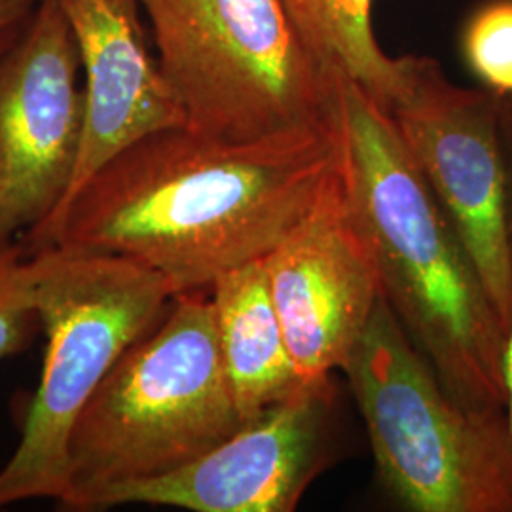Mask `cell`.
<instances>
[{
	"mask_svg": "<svg viewBox=\"0 0 512 512\" xmlns=\"http://www.w3.org/2000/svg\"><path fill=\"white\" fill-rule=\"evenodd\" d=\"M338 162L332 129L226 143L192 129L150 133L103 165L29 249L65 245L124 256L173 294L268 255Z\"/></svg>",
	"mask_w": 512,
	"mask_h": 512,
	"instance_id": "6da1fadb",
	"label": "cell"
},
{
	"mask_svg": "<svg viewBox=\"0 0 512 512\" xmlns=\"http://www.w3.org/2000/svg\"><path fill=\"white\" fill-rule=\"evenodd\" d=\"M334 131L382 294L459 401L507 408L509 327L389 110L336 69Z\"/></svg>",
	"mask_w": 512,
	"mask_h": 512,
	"instance_id": "7a4b0ae2",
	"label": "cell"
},
{
	"mask_svg": "<svg viewBox=\"0 0 512 512\" xmlns=\"http://www.w3.org/2000/svg\"><path fill=\"white\" fill-rule=\"evenodd\" d=\"M243 425L211 296L175 294L160 323L112 366L74 423L67 488L57 503L92 511L110 488L169 475Z\"/></svg>",
	"mask_w": 512,
	"mask_h": 512,
	"instance_id": "3957f363",
	"label": "cell"
},
{
	"mask_svg": "<svg viewBox=\"0 0 512 512\" xmlns=\"http://www.w3.org/2000/svg\"><path fill=\"white\" fill-rule=\"evenodd\" d=\"M378 476L414 512H512L507 408L463 403L384 296L342 366Z\"/></svg>",
	"mask_w": 512,
	"mask_h": 512,
	"instance_id": "277c9868",
	"label": "cell"
},
{
	"mask_svg": "<svg viewBox=\"0 0 512 512\" xmlns=\"http://www.w3.org/2000/svg\"><path fill=\"white\" fill-rule=\"evenodd\" d=\"M25 272L48 344L18 448L0 469V509L37 497L61 499L74 423L175 296L162 275L133 260L65 245L33 251Z\"/></svg>",
	"mask_w": 512,
	"mask_h": 512,
	"instance_id": "5b68a950",
	"label": "cell"
},
{
	"mask_svg": "<svg viewBox=\"0 0 512 512\" xmlns=\"http://www.w3.org/2000/svg\"><path fill=\"white\" fill-rule=\"evenodd\" d=\"M186 128L226 143L332 129L336 65L281 0H139Z\"/></svg>",
	"mask_w": 512,
	"mask_h": 512,
	"instance_id": "8992f818",
	"label": "cell"
},
{
	"mask_svg": "<svg viewBox=\"0 0 512 512\" xmlns=\"http://www.w3.org/2000/svg\"><path fill=\"white\" fill-rule=\"evenodd\" d=\"M406 59L408 82L389 112L509 327L512 234L499 95L454 84L433 57Z\"/></svg>",
	"mask_w": 512,
	"mask_h": 512,
	"instance_id": "52a82bcc",
	"label": "cell"
},
{
	"mask_svg": "<svg viewBox=\"0 0 512 512\" xmlns=\"http://www.w3.org/2000/svg\"><path fill=\"white\" fill-rule=\"evenodd\" d=\"M80 76L61 8L38 0L0 59V243L37 230L71 190L86 122Z\"/></svg>",
	"mask_w": 512,
	"mask_h": 512,
	"instance_id": "ba28073f",
	"label": "cell"
},
{
	"mask_svg": "<svg viewBox=\"0 0 512 512\" xmlns=\"http://www.w3.org/2000/svg\"><path fill=\"white\" fill-rule=\"evenodd\" d=\"M270 293L300 378L330 380L366 329L382 283L353 215L340 160L304 217L264 256Z\"/></svg>",
	"mask_w": 512,
	"mask_h": 512,
	"instance_id": "9c48e42d",
	"label": "cell"
},
{
	"mask_svg": "<svg viewBox=\"0 0 512 512\" xmlns=\"http://www.w3.org/2000/svg\"><path fill=\"white\" fill-rule=\"evenodd\" d=\"M330 380L302 384L230 439L169 475L110 488L92 511L162 505L194 512H291L329 459Z\"/></svg>",
	"mask_w": 512,
	"mask_h": 512,
	"instance_id": "30bf717a",
	"label": "cell"
},
{
	"mask_svg": "<svg viewBox=\"0 0 512 512\" xmlns=\"http://www.w3.org/2000/svg\"><path fill=\"white\" fill-rule=\"evenodd\" d=\"M80 57L86 122L73 184L54 217L25 234L31 249L82 186L122 150L162 129L183 128V107L165 80L139 0H55Z\"/></svg>",
	"mask_w": 512,
	"mask_h": 512,
	"instance_id": "8fae6325",
	"label": "cell"
},
{
	"mask_svg": "<svg viewBox=\"0 0 512 512\" xmlns=\"http://www.w3.org/2000/svg\"><path fill=\"white\" fill-rule=\"evenodd\" d=\"M209 291L222 365L247 423L306 382L275 310L264 258L220 275Z\"/></svg>",
	"mask_w": 512,
	"mask_h": 512,
	"instance_id": "7c38bea8",
	"label": "cell"
},
{
	"mask_svg": "<svg viewBox=\"0 0 512 512\" xmlns=\"http://www.w3.org/2000/svg\"><path fill=\"white\" fill-rule=\"evenodd\" d=\"M298 33L321 59L361 84L385 110L401 99L408 82L406 55L393 57L372 25L374 0H281Z\"/></svg>",
	"mask_w": 512,
	"mask_h": 512,
	"instance_id": "4fadbf2b",
	"label": "cell"
},
{
	"mask_svg": "<svg viewBox=\"0 0 512 512\" xmlns=\"http://www.w3.org/2000/svg\"><path fill=\"white\" fill-rule=\"evenodd\" d=\"M461 50L486 90L512 95V0L482 4L465 25Z\"/></svg>",
	"mask_w": 512,
	"mask_h": 512,
	"instance_id": "5bb4252c",
	"label": "cell"
},
{
	"mask_svg": "<svg viewBox=\"0 0 512 512\" xmlns=\"http://www.w3.org/2000/svg\"><path fill=\"white\" fill-rule=\"evenodd\" d=\"M23 255V245L0 243V359L25 348L38 323Z\"/></svg>",
	"mask_w": 512,
	"mask_h": 512,
	"instance_id": "9a60e30c",
	"label": "cell"
},
{
	"mask_svg": "<svg viewBox=\"0 0 512 512\" xmlns=\"http://www.w3.org/2000/svg\"><path fill=\"white\" fill-rule=\"evenodd\" d=\"M37 4L38 0H0V59L16 44Z\"/></svg>",
	"mask_w": 512,
	"mask_h": 512,
	"instance_id": "2e32d148",
	"label": "cell"
},
{
	"mask_svg": "<svg viewBox=\"0 0 512 512\" xmlns=\"http://www.w3.org/2000/svg\"><path fill=\"white\" fill-rule=\"evenodd\" d=\"M499 135L507 171V200H509V226L512 234V95H499Z\"/></svg>",
	"mask_w": 512,
	"mask_h": 512,
	"instance_id": "e0dca14e",
	"label": "cell"
},
{
	"mask_svg": "<svg viewBox=\"0 0 512 512\" xmlns=\"http://www.w3.org/2000/svg\"><path fill=\"white\" fill-rule=\"evenodd\" d=\"M505 385H507V416L512 429V319L507 334V351H505Z\"/></svg>",
	"mask_w": 512,
	"mask_h": 512,
	"instance_id": "ac0fdd59",
	"label": "cell"
}]
</instances>
